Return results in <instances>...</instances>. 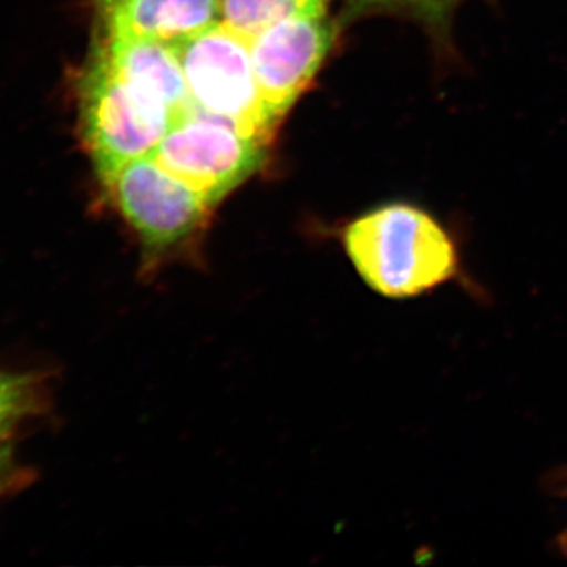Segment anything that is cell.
<instances>
[{
	"mask_svg": "<svg viewBox=\"0 0 567 567\" xmlns=\"http://www.w3.org/2000/svg\"><path fill=\"white\" fill-rule=\"evenodd\" d=\"M347 257L365 286L386 298H412L457 274L456 245L423 208L391 203L346 227Z\"/></svg>",
	"mask_w": 567,
	"mask_h": 567,
	"instance_id": "obj_1",
	"label": "cell"
},
{
	"mask_svg": "<svg viewBox=\"0 0 567 567\" xmlns=\"http://www.w3.org/2000/svg\"><path fill=\"white\" fill-rule=\"evenodd\" d=\"M112 207L141 244L147 274L192 254L213 205L153 156L133 159L102 178Z\"/></svg>",
	"mask_w": 567,
	"mask_h": 567,
	"instance_id": "obj_2",
	"label": "cell"
},
{
	"mask_svg": "<svg viewBox=\"0 0 567 567\" xmlns=\"http://www.w3.org/2000/svg\"><path fill=\"white\" fill-rule=\"evenodd\" d=\"M81 140L100 181L123 164L151 156L175 117L142 95L95 55L78 80Z\"/></svg>",
	"mask_w": 567,
	"mask_h": 567,
	"instance_id": "obj_3",
	"label": "cell"
},
{
	"mask_svg": "<svg viewBox=\"0 0 567 567\" xmlns=\"http://www.w3.org/2000/svg\"><path fill=\"white\" fill-rule=\"evenodd\" d=\"M174 48L194 110L268 144L279 123L257 84L249 41L219 21Z\"/></svg>",
	"mask_w": 567,
	"mask_h": 567,
	"instance_id": "obj_4",
	"label": "cell"
},
{
	"mask_svg": "<svg viewBox=\"0 0 567 567\" xmlns=\"http://www.w3.org/2000/svg\"><path fill=\"white\" fill-rule=\"evenodd\" d=\"M265 153L264 142L192 107L174 122L152 156L215 207L262 167Z\"/></svg>",
	"mask_w": 567,
	"mask_h": 567,
	"instance_id": "obj_5",
	"label": "cell"
},
{
	"mask_svg": "<svg viewBox=\"0 0 567 567\" xmlns=\"http://www.w3.org/2000/svg\"><path fill=\"white\" fill-rule=\"evenodd\" d=\"M334 39L336 25L324 13L279 22L249 41L257 84L276 122L315 80Z\"/></svg>",
	"mask_w": 567,
	"mask_h": 567,
	"instance_id": "obj_6",
	"label": "cell"
},
{
	"mask_svg": "<svg viewBox=\"0 0 567 567\" xmlns=\"http://www.w3.org/2000/svg\"><path fill=\"white\" fill-rule=\"evenodd\" d=\"M91 54L142 95L166 107L175 121L192 110L181 58L173 44L96 32Z\"/></svg>",
	"mask_w": 567,
	"mask_h": 567,
	"instance_id": "obj_7",
	"label": "cell"
},
{
	"mask_svg": "<svg viewBox=\"0 0 567 567\" xmlns=\"http://www.w3.org/2000/svg\"><path fill=\"white\" fill-rule=\"evenodd\" d=\"M96 32L175 44L221 21V0H93Z\"/></svg>",
	"mask_w": 567,
	"mask_h": 567,
	"instance_id": "obj_8",
	"label": "cell"
},
{
	"mask_svg": "<svg viewBox=\"0 0 567 567\" xmlns=\"http://www.w3.org/2000/svg\"><path fill=\"white\" fill-rule=\"evenodd\" d=\"M330 0H221V22L251 41L279 22L328 13Z\"/></svg>",
	"mask_w": 567,
	"mask_h": 567,
	"instance_id": "obj_9",
	"label": "cell"
},
{
	"mask_svg": "<svg viewBox=\"0 0 567 567\" xmlns=\"http://www.w3.org/2000/svg\"><path fill=\"white\" fill-rule=\"evenodd\" d=\"M462 0H347L350 18L377 11H395L406 14L425 25L429 33L440 41L447 40L454 10Z\"/></svg>",
	"mask_w": 567,
	"mask_h": 567,
	"instance_id": "obj_10",
	"label": "cell"
}]
</instances>
